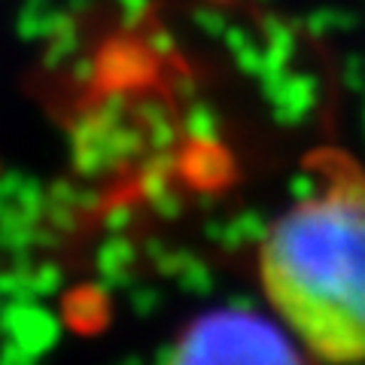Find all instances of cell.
I'll list each match as a JSON object with an SVG mask.
<instances>
[{
    "label": "cell",
    "instance_id": "cell-1",
    "mask_svg": "<svg viewBox=\"0 0 365 365\" xmlns=\"http://www.w3.org/2000/svg\"><path fill=\"white\" fill-rule=\"evenodd\" d=\"M256 271L311 359L365 365V170L335 155L268 225Z\"/></svg>",
    "mask_w": 365,
    "mask_h": 365
},
{
    "label": "cell",
    "instance_id": "cell-2",
    "mask_svg": "<svg viewBox=\"0 0 365 365\" xmlns=\"http://www.w3.org/2000/svg\"><path fill=\"white\" fill-rule=\"evenodd\" d=\"M307 350L280 319L222 307L192 319L165 365H307Z\"/></svg>",
    "mask_w": 365,
    "mask_h": 365
}]
</instances>
